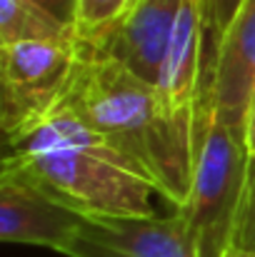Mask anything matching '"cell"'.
Returning <instances> with one entry per match:
<instances>
[{
  "label": "cell",
  "instance_id": "6da1fadb",
  "mask_svg": "<svg viewBox=\"0 0 255 257\" xmlns=\"http://www.w3.org/2000/svg\"><path fill=\"white\" fill-rule=\"evenodd\" d=\"M85 125L123 150L175 210L193 185L198 133L178 127L160 105L155 85L123 63L80 48V63L63 102Z\"/></svg>",
  "mask_w": 255,
  "mask_h": 257
},
{
  "label": "cell",
  "instance_id": "7a4b0ae2",
  "mask_svg": "<svg viewBox=\"0 0 255 257\" xmlns=\"http://www.w3.org/2000/svg\"><path fill=\"white\" fill-rule=\"evenodd\" d=\"M3 168L23 175L83 217H150L158 195L148 175L70 110L5 140Z\"/></svg>",
  "mask_w": 255,
  "mask_h": 257
},
{
  "label": "cell",
  "instance_id": "3957f363",
  "mask_svg": "<svg viewBox=\"0 0 255 257\" xmlns=\"http://www.w3.org/2000/svg\"><path fill=\"white\" fill-rule=\"evenodd\" d=\"M248 165L245 130L200 110L193 185L185 205L178 207L190 227L198 257H235Z\"/></svg>",
  "mask_w": 255,
  "mask_h": 257
},
{
  "label": "cell",
  "instance_id": "277c9868",
  "mask_svg": "<svg viewBox=\"0 0 255 257\" xmlns=\"http://www.w3.org/2000/svg\"><path fill=\"white\" fill-rule=\"evenodd\" d=\"M80 63V43H18L0 48V125L13 140L53 115Z\"/></svg>",
  "mask_w": 255,
  "mask_h": 257
},
{
  "label": "cell",
  "instance_id": "5b68a950",
  "mask_svg": "<svg viewBox=\"0 0 255 257\" xmlns=\"http://www.w3.org/2000/svg\"><path fill=\"white\" fill-rule=\"evenodd\" d=\"M65 257H198L183 212L150 217H85Z\"/></svg>",
  "mask_w": 255,
  "mask_h": 257
},
{
  "label": "cell",
  "instance_id": "8992f818",
  "mask_svg": "<svg viewBox=\"0 0 255 257\" xmlns=\"http://www.w3.org/2000/svg\"><path fill=\"white\" fill-rule=\"evenodd\" d=\"M255 97V0H245L223 35L203 78L200 110L245 130Z\"/></svg>",
  "mask_w": 255,
  "mask_h": 257
},
{
  "label": "cell",
  "instance_id": "52a82bcc",
  "mask_svg": "<svg viewBox=\"0 0 255 257\" xmlns=\"http://www.w3.org/2000/svg\"><path fill=\"white\" fill-rule=\"evenodd\" d=\"M83 215L58 202L23 175L0 170V240L48 247L63 255L83 225Z\"/></svg>",
  "mask_w": 255,
  "mask_h": 257
},
{
  "label": "cell",
  "instance_id": "ba28073f",
  "mask_svg": "<svg viewBox=\"0 0 255 257\" xmlns=\"http://www.w3.org/2000/svg\"><path fill=\"white\" fill-rule=\"evenodd\" d=\"M183 3L185 0H135L103 40L80 48L123 63L138 78L155 85Z\"/></svg>",
  "mask_w": 255,
  "mask_h": 257
},
{
  "label": "cell",
  "instance_id": "9c48e42d",
  "mask_svg": "<svg viewBox=\"0 0 255 257\" xmlns=\"http://www.w3.org/2000/svg\"><path fill=\"white\" fill-rule=\"evenodd\" d=\"M75 30L33 0H0V48L18 43H73Z\"/></svg>",
  "mask_w": 255,
  "mask_h": 257
},
{
  "label": "cell",
  "instance_id": "30bf717a",
  "mask_svg": "<svg viewBox=\"0 0 255 257\" xmlns=\"http://www.w3.org/2000/svg\"><path fill=\"white\" fill-rule=\"evenodd\" d=\"M135 0H80L75 35L80 45H93L103 40L130 10Z\"/></svg>",
  "mask_w": 255,
  "mask_h": 257
},
{
  "label": "cell",
  "instance_id": "8fae6325",
  "mask_svg": "<svg viewBox=\"0 0 255 257\" xmlns=\"http://www.w3.org/2000/svg\"><path fill=\"white\" fill-rule=\"evenodd\" d=\"M245 0H203V13H205V30H208V40H205V70L215 55V48L220 45L223 35L228 33L230 23L235 20L240 5ZM205 78V73H203Z\"/></svg>",
  "mask_w": 255,
  "mask_h": 257
},
{
  "label": "cell",
  "instance_id": "7c38bea8",
  "mask_svg": "<svg viewBox=\"0 0 255 257\" xmlns=\"http://www.w3.org/2000/svg\"><path fill=\"white\" fill-rule=\"evenodd\" d=\"M238 252H255V155L248 165V182L240 207L238 237H235V255Z\"/></svg>",
  "mask_w": 255,
  "mask_h": 257
},
{
  "label": "cell",
  "instance_id": "4fadbf2b",
  "mask_svg": "<svg viewBox=\"0 0 255 257\" xmlns=\"http://www.w3.org/2000/svg\"><path fill=\"white\" fill-rule=\"evenodd\" d=\"M38 3L43 10H48L58 23H63L65 28L75 30V23H78V3L80 0H33Z\"/></svg>",
  "mask_w": 255,
  "mask_h": 257
},
{
  "label": "cell",
  "instance_id": "5bb4252c",
  "mask_svg": "<svg viewBox=\"0 0 255 257\" xmlns=\"http://www.w3.org/2000/svg\"><path fill=\"white\" fill-rule=\"evenodd\" d=\"M245 145H248V153L253 158L255 155V97H253V102H250L248 117H245Z\"/></svg>",
  "mask_w": 255,
  "mask_h": 257
},
{
  "label": "cell",
  "instance_id": "9a60e30c",
  "mask_svg": "<svg viewBox=\"0 0 255 257\" xmlns=\"http://www.w3.org/2000/svg\"><path fill=\"white\" fill-rule=\"evenodd\" d=\"M235 257H255V252H238Z\"/></svg>",
  "mask_w": 255,
  "mask_h": 257
}]
</instances>
